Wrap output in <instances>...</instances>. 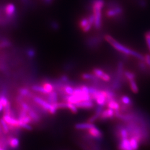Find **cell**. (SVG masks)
I'll return each mask as SVG.
<instances>
[{
	"label": "cell",
	"mask_w": 150,
	"mask_h": 150,
	"mask_svg": "<svg viewBox=\"0 0 150 150\" xmlns=\"http://www.w3.org/2000/svg\"><path fill=\"white\" fill-rule=\"evenodd\" d=\"M64 90L67 95H72L74 93L75 87L71 86V85H64Z\"/></svg>",
	"instance_id": "44dd1931"
},
{
	"label": "cell",
	"mask_w": 150,
	"mask_h": 150,
	"mask_svg": "<svg viewBox=\"0 0 150 150\" xmlns=\"http://www.w3.org/2000/svg\"><path fill=\"white\" fill-rule=\"evenodd\" d=\"M114 117H115V111L111 108H107V109L103 110L99 119L102 121H104V120H107L109 119H112Z\"/></svg>",
	"instance_id": "5b68a950"
},
{
	"label": "cell",
	"mask_w": 150,
	"mask_h": 150,
	"mask_svg": "<svg viewBox=\"0 0 150 150\" xmlns=\"http://www.w3.org/2000/svg\"><path fill=\"white\" fill-rule=\"evenodd\" d=\"M129 86L132 92L134 93H137L139 92V88L137 84L136 80L129 81Z\"/></svg>",
	"instance_id": "d6986e66"
},
{
	"label": "cell",
	"mask_w": 150,
	"mask_h": 150,
	"mask_svg": "<svg viewBox=\"0 0 150 150\" xmlns=\"http://www.w3.org/2000/svg\"><path fill=\"white\" fill-rule=\"evenodd\" d=\"M149 71H150V67H149Z\"/></svg>",
	"instance_id": "74e56055"
},
{
	"label": "cell",
	"mask_w": 150,
	"mask_h": 150,
	"mask_svg": "<svg viewBox=\"0 0 150 150\" xmlns=\"http://www.w3.org/2000/svg\"><path fill=\"white\" fill-rule=\"evenodd\" d=\"M95 101L93 100H87V101H82L81 102L76 103V106L78 108H82L89 110L93 108L95 106Z\"/></svg>",
	"instance_id": "3957f363"
},
{
	"label": "cell",
	"mask_w": 150,
	"mask_h": 150,
	"mask_svg": "<svg viewBox=\"0 0 150 150\" xmlns=\"http://www.w3.org/2000/svg\"><path fill=\"white\" fill-rule=\"evenodd\" d=\"M18 95L21 96L23 97V98L27 97V98H32L33 95L32 93L30 92V90L27 88H21L18 91Z\"/></svg>",
	"instance_id": "2e32d148"
},
{
	"label": "cell",
	"mask_w": 150,
	"mask_h": 150,
	"mask_svg": "<svg viewBox=\"0 0 150 150\" xmlns=\"http://www.w3.org/2000/svg\"><path fill=\"white\" fill-rule=\"evenodd\" d=\"M31 89L32 91L40 93L41 94L43 95H47L48 94V92L46 91V90L45 89V88L43 87V86L41 85H34L31 87Z\"/></svg>",
	"instance_id": "e0dca14e"
},
{
	"label": "cell",
	"mask_w": 150,
	"mask_h": 150,
	"mask_svg": "<svg viewBox=\"0 0 150 150\" xmlns=\"http://www.w3.org/2000/svg\"><path fill=\"white\" fill-rule=\"evenodd\" d=\"M0 123L1 125V127H2V130L4 134H7L9 132V131L10 130L8 125L7 124L5 121H4V120L3 118H1L0 119Z\"/></svg>",
	"instance_id": "7402d4cb"
},
{
	"label": "cell",
	"mask_w": 150,
	"mask_h": 150,
	"mask_svg": "<svg viewBox=\"0 0 150 150\" xmlns=\"http://www.w3.org/2000/svg\"><path fill=\"white\" fill-rule=\"evenodd\" d=\"M111 79V76L108 74L107 73L105 72V74L102 76V77L101 78V80L103 82H109Z\"/></svg>",
	"instance_id": "4316f807"
},
{
	"label": "cell",
	"mask_w": 150,
	"mask_h": 150,
	"mask_svg": "<svg viewBox=\"0 0 150 150\" xmlns=\"http://www.w3.org/2000/svg\"><path fill=\"white\" fill-rule=\"evenodd\" d=\"M42 85L48 92V93L54 90V87L51 81H45L43 82V83H42Z\"/></svg>",
	"instance_id": "ffe728a7"
},
{
	"label": "cell",
	"mask_w": 150,
	"mask_h": 150,
	"mask_svg": "<svg viewBox=\"0 0 150 150\" xmlns=\"http://www.w3.org/2000/svg\"><path fill=\"white\" fill-rule=\"evenodd\" d=\"M105 5L103 0H95L92 4V11L95 17L93 27L96 30H100L102 27V10Z\"/></svg>",
	"instance_id": "7a4b0ae2"
},
{
	"label": "cell",
	"mask_w": 150,
	"mask_h": 150,
	"mask_svg": "<svg viewBox=\"0 0 150 150\" xmlns=\"http://www.w3.org/2000/svg\"><path fill=\"white\" fill-rule=\"evenodd\" d=\"M51 27L52 28H54V30H57V29H58L59 28V24L57 23V22H52V23H51Z\"/></svg>",
	"instance_id": "d6a6232c"
},
{
	"label": "cell",
	"mask_w": 150,
	"mask_h": 150,
	"mask_svg": "<svg viewBox=\"0 0 150 150\" xmlns=\"http://www.w3.org/2000/svg\"><path fill=\"white\" fill-rule=\"evenodd\" d=\"M27 54L30 57H33V56L35 55V51L33 50L32 49H30L27 51Z\"/></svg>",
	"instance_id": "1f68e13d"
},
{
	"label": "cell",
	"mask_w": 150,
	"mask_h": 150,
	"mask_svg": "<svg viewBox=\"0 0 150 150\" xmlns=\"http://www.w3.org/2000/svg\"><path fill=\"white\" fill-rule=\"evenodd\" d=\"M2 135V134H0V136H1Z\"/></svg>",
	"instance_id": "f35d334b"
},
{
	"label": "cell",
	"mask_w": 150,
	"mask_h": 150,
	"mask_svg": "<svg viewBox=\"0 0 150 150\" xmlns=\"http://www.w3.org/2000/svg\"><path fill=\"white\" fill-rule=\"evenodd\" d=\"M88 23H89V22L87 17L82 18L79 22V27L82 30L83 28L86 27Z\"/></svg>",
	"instance_id": "484cf974"
},
{
	"label": "cell",
	"mask_w": 150,
	"mask_h": 150,
	"mask_svg": "<svg viewBox=\"0 0 150 150\" xmlns=\"http://www.w3.org/2000/svg\"><path fill=\"white\" fill-rule=\"evenodd\" d=\"M145 62L148 67H150V54H145Z\"/></svg>",
	"instance_id": "f546056e"
},
{
	"label": "cell",
	"mask_w": 150,
	"mask_h": 150,
	"mask_svg": "<svg viewBox=\"0 0 150 150\" xmlns=\"http://www.w3.org/2000/svg\"><path fill=\"white\" fill-rule=\"evenodd\" d=\"M147 33H148V34H149V35L150 36V32H147Z\"/></svg>",
	"instance_id": "8d00e7d4"
},
{
	"label": "cell",
	"mask_w": 150,
	"mask_h": 150,
	"mask_svg": "<svg viewBox=\"0 0 150 150\" xmlns=\"http://www.w3.org/2000/svg\"><path fill=\"white\" fill-rule=\"evenodd\" d=\"M7 143L12 149H16L19 146L20 141L16 137H9L7 139Z\"/></svg>",
	"instance_id": "5bb4252c"
},
{
	"label": "cell",
	"mask_w": 150,
	"mask_h": 150,
	"mask_svg": "<svg viewBox=\"0 0 150 150\" xmlns=\"http://www.w3.org/2000/svg\"><path fill=\"white\" fill-rule=\"evenodd\" d=\"M92 73L97 76L98 78L101 79L102 76L105 74V72L103 70L98 69V68H95L92 70Z\"/></svg>",
	"instance_id": "d4e9b609"
},
{
	"label": "cell",
	"mask_w": 150,
	"mask_h": 150,
	"mask_svg": "<svg viewBox=\"0 0 150 150\" xmlns=\"http://www.w3.org/2000/svg\"><path fill=\"white\" fill-rule=\"evenodd\" d=\"M67 109H69L71 112L76 113L78 112V108L76 106L75 104L67 102Z\"/></svg>",
	"instance_id": "cb8c5ba5"
},
{
	"label": "cell",
	"mask_w": 150,
	"mask_h": 150,
	"mask_svg": "<svg viewBox=\"0 0 150 150\" xmlns=\"http://www.w3.org/2000/svg\"><path fill=\"white\" fill-rule=\"evenodd\" d=\"M119 101H120V103L125 105L126 106H127L129 107H132L134 104L132 99L129 97L126 96V95H122L120 97Z\"/></svg>",
	"instance_id": "7c38bea8"
},
{
	"label": "cell",
	"mask_w": 150,
	"mask_h": 150,
	"mask_svg": "<svg viewBox=\"0 0 150 150\" xmlns=\"http://www.w3.org/2000/svg\"><path fill=\"white\" fill-rule=\"evenodd\" d=\"M45 95V98L47 102L50 103L51 104H54L58 102V99H59V94L57 92L56 90H54L50 93H48L47 95Z\"/></svg>",
	"instance_id": "8992f818"
},
{
	"label": "cell",
	"mask_w": 150,
	"mask_h": 150,
	"mask_svg": "<svg viewBox=\"0 0 150 150\" xmlns=\"http://www.w3.org/2000/svg\"><path fill=\"white\" fill-rule=\"evenodd\" d=\"M106 106L114 111H118L120 109V102L118 99H113L107 102Z\"/></svg>",
	"instance_id": "30bf717a"
},
{
	"label": "cell",
	"mask_w": 150,
	"mask_h": 150,
	"mask_svg": "<svg viewBox=\"0 0 150 150\" xmlns=\"http://www.w3.org/2000/svg\"><path fill=\"white\" fill-rule=\"evenodd\" d=\"M45 2H46V4H50L51 3V2L52 1V0H45Z\"/></svg>",
	"instance_id": "e575fe53"
},
{
	"label": "cell",
	"mask_w": 150,
	"mask_h": 150,
	"mask_svg": "<svg viewBox=\"0 0 150 150\" xmlns=\"http://www.w3.org/2000/svg\"><path fill=\"white\" fill-rule=\"evenodd\" d=\"M145 40H146L147 46L148 47L150 52V36L147 33H146V35H145Z\"/></svg>",
	"instance_id": "f1b7e54d"
},
{
	"label": "cell",
	"mask_w": 150,
	"mask_h": 150,
	"mask_svg": "<svg viewBox=\"0 0 150 150\" xmlns=\"http://www.w3.org/2000/svg\"><path fill=\"white\" fill-rule=\"evenodd\" d=\"M95 126L93 123L86 122V123H79L76 124L75 128L78 130H88L92 127Z\"/></svg>",
	"instance_id": "8fae6325"
},
{
	"label": "cell",
	"mask_w": 150,
	"mask_h": 150,
	"mask_svg": "<svg viewBox=\"0 0 150 150\" xmlns=\"http://www.w3.org/2000/svg\"><path fill=\"white\" fill-rule=\"evenodd\" d=\"M123 77H125L126 80L129 82V81L136 80V76L134 72H132L129 71H124Z\"/></svg>",
	"instance_id": "ac0fdd59"
},
{
	"label": "cell",
	"mask_w": 150,
	"mask_h": 150,
	"mask_svg": "<svg viewBox=\"0 0 150 150\" xmlns=\"http://www.w3.org/2000/svg\"><path fill=\"white\" fill-rule=\"evenodd\" d=\"M92 26H93L89 23L86 26V27H85V28H83L82 30V31H83V32H85V33H86V32H89V31L91 30Z\"/></svg>",
	"instance_id": "4dcf8cb0"
},
{
	"label": "cell",
	"mask_w": 150,
	"mask_h": 150,
	"mask_svg": "<svg viewBox=\"0 0 150 150\" xmlns=\"http://www.w3.org/2000/svg\"><path fill=\"white\" fill-rule=\"evenodd\" d=\"M119 150H134L132 149L129 139H121L118 144Z\"/></svg>",
	"instance_id": "ba28073f"
},
{
	"label": "cell",
	"mask_w": 150,
	"mask_h": 150,
	"mask_svg": "<svg viewBox=\"0 0 150 150\" xmlns=\"http://www.w3.org/2000/svg\"><path fill=\"white\" fill-rule=\"evenodd\" d=\"M138 67H139V70L144 72H146L148 70H149L147 65L144 61H139V62L138 63Z\"/></svg>",
	"instance_id": "603a6c76"
},
{
	"label": "cell",
	"mask_w": 150,
	"mask_h": 150,
	"mask_svg": "<svg viewBox=\"0 0 150 150\" xmlns=\"http://www.w3.org/2000/svg\"><path fill=\"white\" fill-rule=\"evenodd\" d=\"M28 115L32 119L33 122H38L40 121L41 118H40L39 115L38 114V112H36V111L35 110H33L32 108V107L28 112Z\"/></svg>",
	"instance_id": "4fadbf2b"
},
{
	"label": "cell",
	"mask_w": 150,
	"mask_h": 150,
	"mask_svg": "<svg viewBox=\"0 0 150 150\" xmlns=\"http://www.w3.org/2000/svg\"><path fill=\"white\" fill-rule=\"evenodd\" d=\"M87 133L91 137L95 139H101L102 137V132L97 128L96 126H94L91 129L87 130Z\"/></svg>",
	"instance_id": "52a82bcc"
},
{
	"label": "cell",
	"mask_w": 150,
	"mask_h": 150,
	"mask_svg": "<svg viewBox=\"0 0 150 150\" xmlns=\"http://www.w3.org/2000/svg\"><path fill=\"white\" fill-rule=\"evenodd\" d=\"M10 42L7 40L5 41H2L1 42H0V48H4L10 45Z\"/></svg>",
	"instance_id": "83f0119b"
},
{
	"label": "cell",
	"mask_w": 150,
	"mask_h": 150,
	"mask_svg": "<svg viewBox=\"0 0 150 150\" xmlns=\"http://www.w3.org/2000/svg\"><path fill=\"white\" fill-rule=\"evenodd\" d=\"M6 15L9 18L14 16L16 13V7L12 4H8L5 7Z\"/></svg>",
	"instance_id": "9c48e42d"
},
{
	"label": "cell",
	"mask_w": 150,
	"mask_h": 150,
	"mask_svg": "<svg viewBox=\"0 0 150 150\" xmlns=\"http://www.w3.org/2000/svg\"><path fill=\"white\" fill-rule=\"evenodd\" d=\"M116 134L118 136V138L121 139H126L129 138V133L128 130L122 126H118L116 129Z\"/></svg>",
	"instance_id": "277c9868"
},
{
	"label": "cell",
	"mask_w": 150,
	"mask_h": 150,
	"mask_svg": "<svg viewBox=\"0 0 150 150\" xmlns=\"http://www.w3.org/2000/svg\"><path fill=\"white\" fill-rule=\"evenodd\" d=\"M129 140L131 147L134 150H138L139 147V143L141 142L139 139L134 137H129Z\"/></svg>",
	"instance_id": "9a60e30c"
},
{
	"label": "cell",
	"mask_w": 150,
	"mask_h": 150,
	"mask_svg": "<svg viewBox=\"0 0 150 150\" xmlns=\"http://www.w3.org/2000/svg\"><path fill=\"white\" fill-rule=\"evenodd\" d=\"M0 150H6L5 149H4V147H1V146H0Z\"/></svg>",
	"instance_id": "d590c367"
},
{
	"label": "cell",
	"mask_w": 150,
	"mask_h": 150,
	"mask_svg": "<svg viewBox=\"0 0 150 150\" xmlns=\"http://www.w3.org/2000/svg\"><path fill=\"white\" fill-rule=\"evenodd\" d=\"M139 6H141V7H145V6H146V1H145V0H139Z\"/></svg>",
	"instance_id": "836d02e7"
},
{
	"label": "cell",
	"mask_w": 150,
	"mask_h": 150,
	"mask_svg": "<svg viewBox=\"0 0 150 150\" xmlns=\"http://www.w3.org/2000/svg\"><path fill=\"white\" fill-rule=\"evenodd\" d=\"M104 38L108 43L110 45H111L115 50L118 51V52L125 54L126 55L131 56L134 58L139 59V61H145V56L118 42L117 41H116L111 35H106L104 36Z\"/></svg>",
	"instance_id": "6da1fadb"
}]
</instances>
